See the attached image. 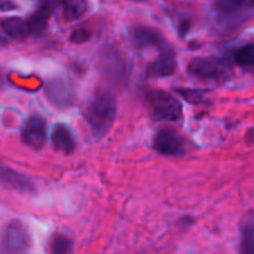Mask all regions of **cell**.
<instances>
[{"label":"cell","instance_id":"7402d4cb","mask_svg":"<svg viewBox=\"0 0 254 254\" xmlns=\"http://www.w3.org/2000/svg\"><path fill=\"white\" fill-rule=\"evenodd\" d=\"M189 26H190V22H189V21H184L183 24L180 25V32H181V35H184V34H186V32H188Z\"/></svg>","mask_w":254,"mask_h":254},{"label":"cell","instance_id":"3957f363","mask_svg":"<svg viewBox=\"0 0 254 254\" xmlns=\"http://www.w3.org/2000/svg\"><path fill=\"white\" fill-rule=\"evenodd\" d=\"M188 71L201 79L223 81L232 74V66L227 60L221 57H195L189 64Z\"/></svg>","mask_w":254,"mask_h":254},{"label":"cell","instance_id":"5bb4252c","mask_svg":"<svg viewBox=\"0 0 254 254\" xmlns=\"http://www.w3.org/2000/svg\"><path fill=\"white\" fill-rule=\"evenodd\" d=\"M88 10L87 0H62V12L67 21H74L83 16Z\"/></svg>","mask_w":254,"mask_h":254},{"label":"cell","instance_id":"2e32d148","mask_svg":"<svg viewBox=\"0 0 254 254\" xmlns=\"http://www.w3.org/2000/svg\"><path fill=\"white\" fill-rule=\"evenodd\" d=\"M175 92H178L185 101L189 103L196 104H205L207 102V91L205 89H193V88H176Z\"/></svg>","mask_w":254,"mask_h":254},{"label":"cell","instance_id":"7a4b0ae2","mask_svg":"<svg viewBox=\"0 0 254 254\" xmlns=\"http://www.w3.org/2000/svg\"><path fill=\"white\" fill-rule=\"evenodd\" d=\"M145 103L149 113L158 121L178 122L183 118V106L179 99L163 89L149 92Z\"/></svg>","mask_w":254,"mask_h":254},{"label":"cell","instance_id":"52a82bcc","mask_svg":"<svg viewBox=\"0 0 254 254\" xmlns=\"http://www.w3.org/2000/svg\"><path fill=\"white\" fill-rule=\"evenodd\" d=\"M46 96L49 101L56 107H69L74 101L73 88L68 82L61 78L52 79L46 86Z\"/></svg>","mask_w":254,"mask_h":254},{"label":"cell","instance_id":"cb8c5ba5","mask_svg":"<svg viewBox=\"0 0 254 254\" xmlns=\"http://www.w3.org/2000/svg\"><path fill=\"white\" fill-rule=\"evenodd\" d=\"M138 1H144V0H138Z\"/></svg>","mask_w":254,"mask_h":254},{"label":"cell","instance_id":"7c38bea8","mask_svg":"<svg viewBox=\"0 0 254 254\" xmlns=\"http://www.w3.org/2000/svg\"><path fill=\"white\" fill-rule=\"evenodd\" d=\"M50 17H51V7L47 5L40 6L26 21L30 34L36 35V36L44 34L49 25Z\"/></svg>","mask_w":254,"mask_h":254},{"label":"cell","instance_id":"9a60e30c","mask_svg":"<svg viewBox=\"0 0 254 254\" xmlns=\"http://www.w3.org/2000/svg\"><path fill=\"white\" fill-rule=\"evenodd\" d=\"M50 251L51 254H72L73 253V241L66 235L54 236L50 242Z\"/></svg>","mask_w":254,"mask_h":254},{"label":"cell","instance_id":"8992f818","mask_svg":"<svg viewBox=\"0 0 254 254\" xmlns=\"http://www.w3.org/2000/svg\"><path fill=\"white\" fill-rule=\"evenodd\" d=\"M21 139L24 144L34 150H40L45 146L47 140L46 123L39 116H34L27 119L22 128Z\"/></svg>","mask_w":254,"mask_h":254},{"label":"cell","instance_id":"9c48e42d","mask_svg":"<svg viewBox=\"0 0 254 254\" xmlns=\"http://www.w3.org/2000/svg\"><path fill=\"white\" fill-rule=\"evenodd\" d=\"M176 59L173 50L168 46L160 50L159 56L146 67V74L149 77H168L175 72Z\"/></svg>","mask_w":254,"mask_h":254},{"label":"cell","instance_id":"4fadbf2b","mask_svg":"<svg viewBox=\"0 0 254 254\" xmlns=\"http://www.w3.org/2000/svg\"><path fill=\"white\" fill-rule=\"evenodd\" d=\"M1 29L5 34L14 40H22L26 39L30 35L27 22L22 20L21 17H7L1 21Z\"/></svg>","mask_w":254,"mask_h":254},{"label":"cell","instance_id":"603a6c76","mask_svg":"<svg viewBox=\"0 0 254 254\" xmlns=\"http://www.w3.org/2000/svg\"><path fill=\"white\" fill-rule=\"evenodd\" d=\"M247 140L250 141L251 144H254V129L247 134Z\"/></svg>","mask_w":254,"mask_h":254},{"label":"cell","instance_id":"d6986e66","mask_svg":"<svg viewBox=\"0 0 254 254\" xmlns=\"http://www.w3.org/2000/svg\"><path fill=\"white\" fill-rule=\"evenodd\" d=\"M91 36L92 32L88 29H86V27H79V29H76L72 31L69 40L73 44H84V42H87L91 39Z\"/></svg>","mask_w":254,"mask_h":254},{"label":"cell","instance_id":"e0dca14e","mask_svg":"<svg viewBox=\"0 0 254 254\" xmlns=\"http://www.w3.org/2000/svg\"><path fill=\"white\" fill-rule=\"evenodd\" d=\"M233 59L240 66H254V45L247 44L237 49L233 54Z\"/></svg>","mask_w":254,"mask_h":254},{"label":"cell","instance_id":"ac0fdd59","mask_svg":"<svg viewBox=\"0 0 254 254\" xmlns=\"http://www.w3.org/2000/svg\"><path fill=\"white\" fill-rule=\"evenodd\" d=\"M240 254H254V226L251 223L242 228Z\"/></svg>","mask_w":254,"mask_h":254},{"label":"cell","instance_id":"6da1fadb","mask_svg":"<svg viewBox=\"0 0 254 254\" xmlns=\"http://www.w3.org/2000/svg\"><path fill=\"white\" fill-rule=\"evenodd\" d=\"M117 117V103L109 92H97L87 108V122L94 138H103L113 127Z\"/></svg>","mask_w":254,"mask_h":254},{"label":"cell","instance_id":"30bf717a","mask_svg":"<svg viewBox=\"0 0 254 254\" xmlns=\"http://www.w3.org/2000/svg\"><path fill=\"white\" fill-rule=\"evenodd\" d=\"M0 184L19 192H32L35 190L34 183L29 176L5 166H0Z\"/></svg>","mask_w":254,"mask_h":254},{"label":"cell","instance_id":"8fae6325","mask_svg":"<svg viewBox=\"0 0 254 254\" xmlns=\"http://www.w3.org/2000/svg\"><path fill=\"white\" fill-rule=\"evenodd\" d=\"M52 145L55 150L62 154H71L76 149V140L71 129L66 124H56L51 134Z\"/></svg>","mask_w":254,"mask_h":254},{"label":"cell","instance_id":"ffe728a7","mask_svg":"<svg viewBox=\"0 0 254 254\" xmlns=\"http://www.w3.org/2000/svg\"><path fill=\"white\" fill-rule=\"evenodd\" d=\"M238 7H254V0H225L223 9L225 10H235Z\"/></svg>","mask_w":254,"mask_h":254},{"label":"cell","instance_id":"277c9868","mask_svg":"<svg viewBox=\"0 0 254 254\" xmlns=\"http://www.w3.org/2000/svg\"><path fill=\"white\" fill-rule=\"evenodd\" d=\"M31 238L29 231L19 221H12L5 227L1 238V254H29Z\"/></svg>","mask_w":254,"mask_h":254},{"label":"cell","instance_id":"5b68a950","mask_svg":"<svg viewBox=\"0 0 254 254\" xmlns=\"http://www.w3.org/2000/svg\"><path fill=\"white\" fill-rule=\"evenodd\" d=\"M154 149L165 156H180L185 153V141L183 136L171 128H164L154 138Z\"/></svg>","mask_w":254,"mask_h":254},{"label":"cell","instance_id":"44dd1931","mask_svg":"<svg viewBox=\"0 0 254 254\" xmlns=\"http://www.w3.org/2000/svg\"><path fill=\"white\" fill-rule=\"evenodd\" d=\"M16 7L17 5L12 0H0V10L1 11H10V10H15Z\"/></svg>","mask_w":254,"mask_h":254},{"label":"cell","instance_id":"ba28073f","mask_svg":"<svg viewBox=\"0 0 254 254\" xmlns=\"http://www.w3.org/2000/svg\"><path fill=\"white\" fill-rule=\"evenodd\" d=\"M130 41L139 50L149 49V47H156L161 50L166 47L163 36L156 30L146 26L134 27L130 32Z\"/></svg>","mask_w":254,"mask_h":254}]
</instances>
